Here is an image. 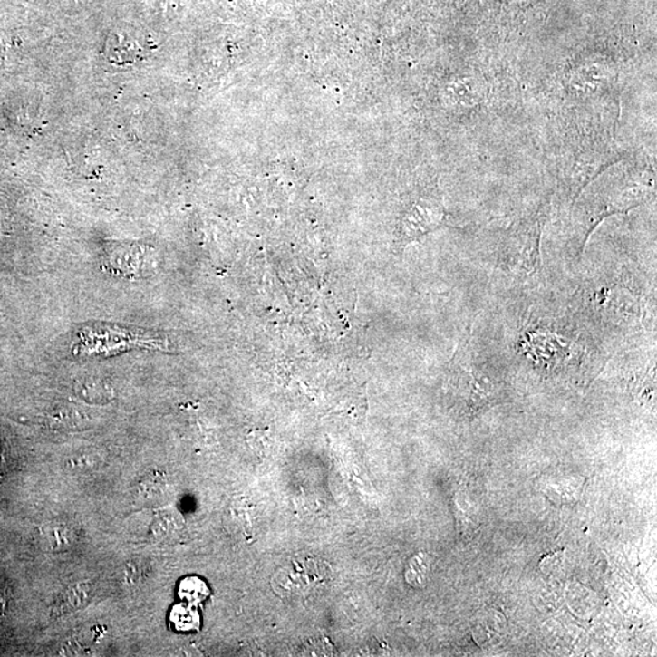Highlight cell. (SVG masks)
Instances as JSON below:
<instances>
[{"instance_id": "6da1fadb", "label": "cell", "mask_w": 657, "mask_h": 657, "mask_svg": "<svg viewBox=\"0 0 657 657\" xmlns=\"http://www.w3.org/2000/svg\"><path fill=\"white\" fill-rule=\"evenodd\" d=\"M458 382L465 394V414L478 415L499 401V383L489 372L488 364L479 360L471 344L470 335L459 344L454 357Z\"/></svg>"}, {"instance_id": "7a4b0ae2", "label": "cell", "mask_w": 657, "mask_h": 657, "mask_svg": "<svg viewBox=\"0 0 657 657\" xmlns=\"http://www.w3.org/2000/svg\"><path fill=\"white\" fill-rule=\"evenodd\" d=\"M541 227L535 223L520 228L500 247L497 263L504 271L517 276H530L541 266Z\"/></svg>"}, {"instance_id": "3957f363", "label": "cell", "mask_w": 657, "mask_h": 657, "mask_svg": "<svg viewBox=\"0 0 657 657\" xmlns=\"http://www.w3.org/2000/svg\"><path fill=\"white\" fill-rule=\"evenodd\" d=\"M445 221V209L439 202L415 205L403 223V240L418 239L419 237L439 228Z\"/></svg>"}, {"instance_id": "277c9868", "label": "cell", "mask_w": 657, "mask_h": 657, "mask_svg": "<svg viewBox=\"0 0 657 657\" xmlns=\"http://www.w3.org/2000/svg\"><path fill=\"white\" fill-rule=\"evenodd\" d=\"M77 392L82 399L95 404L108 403L113 397L111 387L98 379L83 380L77 386Z\"/></svg>"}]
</instances>
